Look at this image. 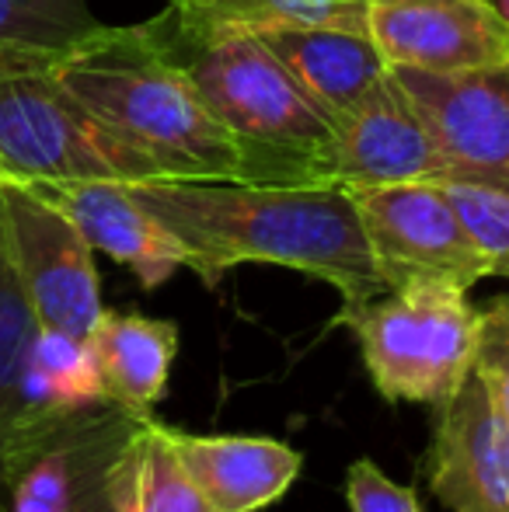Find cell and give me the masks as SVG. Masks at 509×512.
<instances>
[{
	"label": "cell",
	"mask_w": 509,
	"mask_h": 512,
	"mask_svg": "<svg viewBox=\"0 0 509 512\" xmlns=\"http://www.w3.org/2000/svg\"><path fill=\"white\" fill-rule=\"evenodd\" d=\"M129 192L182 244L185 269L206 286L258 262L321 279L342 304L387 293L349 189L150 178Z\"/></svg>",
	"instance_id": "6da1fadb"
},
{
	"label": "cell",
	"mask_w": 509,
	"mask_h": 512,
	"mask_svg": "<svg viewBox=\"0 0 509 512\" xmlns=\"http://www.w3.org/2000/svg\"><path fill=\"white\" fill-rule=\"evenodd\" d=\"M53 74L157 178L245 182L241 150L154 25H102L53 60Z\"/></svg>",
	"instance_id": "7a4b0ae2"
},
{
	"label": "cell",
	"mask_w": 509,
	"mask_h": 512,
	"mask_svg": "<svg viewBox=\"0 0 509 512\" xmlns=\"http://www.w3.org/2000/svg\"><path fill=\"white\" fill-rule=\"evenodd\" d=\"M241 150L252 185L335 189V119L248 28H189L150 18Z\"/></svg>",
	"instance_id": "3957f363"
},
{
	"label": "cell",
	"mask_w": 509,
	"mask_h": 512,
	"mask_svg": "<svg viewBox=\"0 0 509 512\" xmlns=\"http://www.w3.org/2000/svg\"><path fill=\"white\" fill-rule=\"evenodd\" d=\"M49 53H0V182H150L157 168L112 136L53 74Z\"/></svg>",
	"instance_id": "277c9868"
},
{
	"label": "cell",
	"mask_w": 509,
	"mask_h": 512,
	"mask_svg": "<svg viewBox=\"0 0 509 512\" xmlns=\"http://www.w3.org/2000/svg\"><path fill=\"white\" fill-rule=\"evenodd\" d=\"M377 394L391 405L450 401L475 370L478 310L454 286H405L363 304H342Z\"/></svg>",
	"instance_id": "5b68a950"
},
{
	"label": "cell",
	"mask_w": 509,
	"mask_h": 512,
	"mask_svg": "<svg viewBox=\"0 0 509 512\" xmlns=\"http://www.w3.org/2000/svg\"><path fill=\"white\" fill-rule=\"evenodd\" d=\"M367 248L387 290L454 286L468 293L489 279V262L440 182L349 189Z\"/></svg>",
	"instance_id": "8992f818"
},
{
	"label": "cell",
	"mask_w": 509,
	"mask_h": 512,
	"mask_svg": "<svg viewBox=\"0 0 509 512\" xmlns=\"http://www.w3.org/2000/svg\"><path fill=\"white\" fill-rule=\"evenodd\" d=\"M136 425L105 401L21 429L0 460V512H77L105 488Z\"/></svg>",
	"instance_id": "52a82bcc"
},
{
	"label": "cell",
	"mask_w": 509,
	"mask_h": 512,
	"mask_svg": "<svg viewBox=\"0 0 509 512\" xmlns=\"http://www.w3.org/2000/svg\"><path fill=\"white\" fill-rule=\"evenodd\" d=\"M7 241L39 328L88 338L102 317L95 248L77 223L21 182H0Z\"/></svg>",
	"instance_id": "ba28073f"
},
{
	"label": "cell",
	"mask_w": 509,
	"mask_h": 512,
	"mask_svg": "<svg viewBox=\"0 0 509 512\" xmlns=\"http://www.w3.org/2000/svg\"><path fill=\"white\" fill-rule=\"evenodd\" d=\"M391 70L433 129L447 161V182L509 192V63L464 74Z\"/></svg>",
	"instance_id": "9c48e42d"
},
{
	"label": "cell",
	"mask_w": 509,
	"mask_h": 512,
	"mask_svg": "<svg viewBox=\"0 0 509 512\" xmlns=\"http://www.w3.org/2000/svg\"><path fill=\"white\" fill-rule=\"evenodd\" d=\"M367 28L391 67L464 74L509 63V25L492 0H370Z\"/></svg>",
	"instance_id": "30bf717a"
},
{
	"label": "cell",
	"mask_w": 509,
	"mask_h": 512,
	"mask_svg": "<svg viewBox=\"0 0 509 512\" xmlns=\"http://www.w3.org/2000/svg\"><path fill=\"white\" fill-rule=\"evenodd\" d=\"M335 136V189L447 182V161L433 129L394 70L335 122Z\"/></svg>",
	"instance_id": "8fae6325"
},
{
	"label": "cell",
	"mask_w": 509,
	"mask_h": 512,
	"mask_svg": "<svg viewBox=\"0 0 509 512\" xmlns=\"http://www.w3.org/2000/svg\"><path fill=\"white\" fill-rule=\"evenodd\" d=\"M429 450V488L450 512H509V418L471 373L443 401Z\"/></svg>",
	"instance_id": "7c38bea8"
},
{
	"label": "cell",
	"mask_w": 509,
	"mask_h": 512,
	"mask_svg": "<svg viewBox=\"0 0 509 512\" xmlns=\"http://www.w3.org/2000/svg\"><path fill=\"white\" fill-rule=\"evenodd\" d=\"M60 206L77 223L95 251H105L126 265L143 290L164 286L178 269H185V251L123 182H21Z\"/></svg>",
	"instance_id": "4fadbf2b"
},
{
	"label": "cell",
	"mask_w": 509,
	"mask_h": 512,
	"mask_svg": "<svg viewBox=\"0 0 509 512\" xmlns=\"http://www.w3.org/2000/svg\"><path fill=\"white\" fill-rule=\"evenodd\" d=\"M255 32L335 122L353 112L391 74L367 28L349 25H262Z\"/></svg>",
	"instance_id": "5bb4252c"
},
{
	"label": "cell",
	"mask_w": 509,
	"mask_h": 512,
	"mask_svg": "<svg viewBox=\"0 0 509 512\" xmlns=\"http://www.w3.org/2000/svg\"><path fill=\"white\" fill-rule=\"evenodd\" d=\"M185 471L217 512H258L279 502L300 478L293 446L269 436H192L171 429Z\"/></svg>",
	"instance_id": "9a60e30c"
},
{
	"label": "cell",
	"mask_w": 509,
	"mask_h": 512,
	"mask_svg": "<svg viewBox=\"0 0 509 512\" xmlns=\"http://www.w3.org/2000/svg\"><path fill=\"white\" fill-rule=\"evenodd\" d=\"M88 345L102 373L105 398L129 415L150 418L154 405L168 394L171 363L178 356L175 324L133 310H102Z\"/></svg>",
	"instance_id": "2e32d148"
},
{
	"label": "cell",
	"mask_w": 509,
	"mask_h": 512,
	"mask_svg": "<svg viewBox=\"0 0 509 512\" xmlns=\"http://www.w3.org/2000/svg\"><path fill=\"white\" fill-rule=\"evenodd\" d=\"M116 512H217L210 506L171 439V425L140 418L109 471Z\"/></svg>",
	"instance_id": "e0dca14e"
},
{
	"label": "cell",
	"mask_w": 509,
	"mask_h": 512,
	"mask_svg": "<svg viewBox=\"0 0 509 512\" xmlns=\"http://www.w3.org/2000/svg\"><path fill=\"white\" fill-rule=\"evenodd\" d=\"M105 401L109 398H105L102 373H98V363L91 356L88 338L39 328L25 366V380H21V408L11 439L21 429H32V425L70 415V411L105 405Z\"/></svg>",
	"instance_id": "ac0fdd59"
},
{
	"label": "cell",
	"mask_w": 509,
	"mask_h": 512,
	"mask_svg": "<svg viewBox=\"0 0 509 512\" xmlns=\"http://www.w3.org/2000/svg\"><path fill=\"white\" fill-rule=\"evenodd\" d=\"M367 7L370 0H168L164 14L189 28H262V25L367 28Z\"/></svg>",
	"instance_id": "d6986e66"
},
{
	"label": "cell",
	"mask_w": 509,
	"mask_h": 512,
	"mask_svg": "<svg viewBox=\"0 0 509 512\" xmlns=\"http://www.w3.org/2000/svg\"><path fill=\"white\" fill-rule=\"evenodd\" d=\"M35 335H39V317L21 286L11 241H7L4 206H0V457L7 450L14 422H18L21 380H25Z\"/></svg>",
	"instance_id": "ffe728a7"
},
{
	"label": "cell",
	"mask_w": 509,
	"mask_h": 512,
	"mask_svg": "<svg viewBox=\"0 0 509 512\" xmlns=\"http://www.w3.org/2000/svg\"><path fill=\"white\" fill-rule=\"evenodd\" d=\"M102 21L88 0H0V53L28 49V53L60 56Z\"/></svg>",
	"instance_id": "44dd1931"
},
{
	"label": "cell",
	"mask_w": 509,
	"mask_h": 512,
	"mask_svg": "<svg viewBox=\"0 0 509 512\" xmlns=\"http://www.w3.org/2000/svg\"><path fill=\"white\" fill-rule=\"evenodd\" d=\"M440 189L461 213L492 276L509 279V192L478 182H440Z\"/></svg>",
	"instance_id": "7402d4cb"
},
{
	"label": "cell",
	"mask_w": 509,
	"mask_h": 512,
	"mask_svg": "<svg viewBox=\"0 0 509 512\" xmlns=\"http://www.w3.org/2000/svg\"><path fill=\"white\" fill-rule=\"evenodd\" d=\"M471 373L489 387L492 401L509 418V297H499L485 310H478L475 370Z\"/></svg>",
	"instance_id": "603a6c76"
},
{
	"label": "cell",
	"mask_w": 509,
	"mask_h": 512,
	"mask_svg": "<svg viewBox=\"0 0 509 512\" xmlns=\"http://www.w3.org/2000/svg\"><path fill=\"white\" fill-rule=\"evenodd\" d=\"M349 512H422L408 485L391 481L374 460H356L346 474Z\"/></svg>",
	"instance_id": "cb8c5ba5"
},
{
	"label": "cell",
	"mask_w": 509,
	"mask_h": 512,
	"mask_svg": "<svg viewBox=\"0 0 509 512\" xmlns=\"http://www.w3.org/2000/svg\"><path fill=\"white\" fill-rule=\"evenodd\" d=\"M77 512H116V506H112V492H109V481H105V488L95 495V499H88Z\"/></svg>",
	"instance_id": "d4e9b609"
},
{
	"label": "cell",
	"mask_w": 509,
	"mask_h": 512,
	"mask_svg": "<svg viewBox=\"0 0 509 512\" xmlns=\"http://www.w3.org/2000/svg\"><path fill=\"white\" fill-rule=\"evenodd\" d=\"M496 7H499V14H503V21L509 25V0H496Z\"/></svg>",
	"instance_id": "484cf974"
},
{
	"label": "cell",
	"mask_w": 509,
	"mask_h": 512,
	"mask_svg": "<svg viewBox=\"0 0 509 512\" xmlns=\"http://www.w3.org/2000/svg\"><path fill=\"white\" fill-rule=\"evenodd\" d=\"M492 4H496V0H492Z\"/></svg>",
	"instance_id": "4316f807"
}]
</instances>
